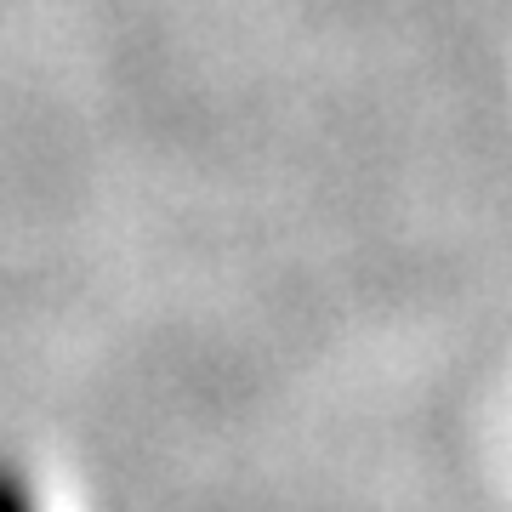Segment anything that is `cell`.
I'll return each mask as SVG.
<instances>
[{"instance_id":"1","label":"cell","mask_w":512,"mask_h":512,"mask_svg":"<svg viewBox=\"0 0 512 512\" xmlns=\"http://www.w3.org/2000/svg\"><path fill=\"white\" fill-rule=\"evenodd\" d=\"M0 512H40V490L29 467L12 456H0Z\"/></svg>"}]
</instances>
